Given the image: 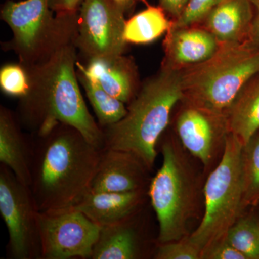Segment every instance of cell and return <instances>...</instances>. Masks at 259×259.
<instances>
[{"mask_svg":"<svg viewBox=\"0 0 259 259\" xmlns=\"http://www.w3.org/2000/svg\"><path fill=\"white\" fill-rule=\"evenodd\" d=\"M83 0H49V7L55 13H77Z\"/></svg>","mask_w":259,"mask_h":259,"instance_id":"obj_28","label":"cell"},{"mask_svg":"<svg viewBox=\"0 0 259 259\" xmlns=\"http://www.w3.org/2000/svg\"><path fill=\"white\" fill-rule=\"evenodd\" d=\"M77 61L76 45L70 44L47 60L25 65L30 76V90L20 99L16 116L32 136L45 134L61 122L77 129L91 144L102 149L103 131L83 100L76 74Z\"/></svg>","mask_w":259,"mask_h":259,"instance_id":"obj_1","label":"cell"},{"mask_svg":"<svg viewBox=\"0 0 259 259\" xmlns=\"http://www.w3.org/2000/svg\"><path fill=\"white\" fill-rule=\"evenodd\" d=\"M83 65L89 76L105 91L124 102L132 101L141 89L139 70L135 61L124 54L94 58Z\"/></svg>","mask_w":259,"mask_h":259,"instance_id":"obj_15","label":"cell"},{"mask_svg":"<svg viewBox=\"0 0 259 259\" xmlns=\"http://www.w3.org/2000/svg\"><path fill=\"white\" fill-rule=\"evenodd\" d=\"M219 47L216 37L202 25L171 26L163 41L161 66L182 71L207 60Z\"/></svg>","mask_w":259,"mask_h":259,"instance_id":"obj_13","label":"cell"},{"mask_svg":"<svg viewBox=\"0 0 259 259\" xmlns=\"http://www.w3.org/2000/svg\"><path fill=\"white\" fill-rule=\"evenodd\" d=\"M76 74L102 129L113 125L125 117L127 105L112 96L94 81L79 60L76 62Z\"/></svg>","mask_w":259,"mask_h":259,"instance_id":"obj_20","label":"cell"},{"mask_svg":"<svg viewBox=\"0 0 259 259\" xmlns=\"http://www.w3.org/2000/svg\"><path fill=\"white\" fill-rule=\"evenodd\" d=\"M221 1L222 0H189L182 15L177 20H172L171 27L180 28L199 25Z\"/></svg>","mask_w":259,"mask_h":259,"instance_id":"obj_26","label":"cell"},{"mask_svg":"<svg viewBox=\"0 0 259 259\" xmlns=\"http://www.w3.org/2000/svg\"><path fill=\"white\" fill-rule=\"evenodd\" d=\"M230 134L243 145L259 131V73L242 88L226 114Z\"/></svg>","mask_w":259,"mask_h":259,"instance_id":"obj_19","label":"cell"},{"mask_svg":"<svg viewBox=\"0 0 259 259\" xmlns=\"http://www.w3.org/2000/svg\"><path fill=\"white\" fill-rule=\"evenodd\" d=\"M159 6L171 17L172 20H177L182 15L189 0H158Z\"/></svg>","mask_w":259,"mask_h":259,"instance_id":"obj_29","label":"cell"},{"mask_svg":"<svg viewBox=\"0 0 259 259\" xmlns=\"http://www.w3.org/2000/svg\"><path fill=\"white\" fill-rule=\"evenodd\" d=\"M141 211L120 222L101 228L92 259L143 258L146 252L145 242L137 222Z\"/></svg>","mask_w":259,"mask_h":259,"instance_id":"obj_18","label":"cell"},{"mask_svg":"<svg viewBox=\"0 0 259 259\" xmlns=\"http://www.w3.org/2000/svg\"><path fill=\"white\" fill-rule=\"evenodd\" d=\"M253 7V18L248 44L259 50V0H250Z\"/></svg>","mask_w":259,"mask_h":259,"instance_id":"obj_30","label":"cell"},{"mask_svg":"<svg viewBox=\"0 0 259 259\" xmlns=\"http://www.w3.org/2000/svg\"><path fill=\"white\" fill-rule=\"evenodd\" d=\"M30 80L26 66L10 63L0 69V88L8 96L23 98L30 90Z\"/></svg>","mask_w":259,"mask_h":259,"instance_id":"obj_24","label":"cell"},{"mask_svg":"<svg viewBox=\"0 0 259 259\" xmlns=\"http://www.w3.org/2000/svg\"><path fill=\"white\" fill-rule=\"evenodd\" d=\"M78 14L55 13L49 0H8L2 6L0 17L13 37L3 49L13 51L25 66L47 60L61 47L75 44Z\"/></svg>","mask_w":259,"mask_h":259,"instance_id":"obj_6","label":"cell"},{"mask_svg":"<svg viewBox=\"0 0 259 259\" xmlns=\"http://www.w3.org/2000/svg\"><path fill=\"white\" fill-rule=\"evenodd\" d=\"M253 18L250 0H222L199 25L220 44H243L248 41Z\"/></svg>","mask_w":259,"mask_h":259,"instance_id":"obj_17","label":"cell"},{"mask_svg":"<svg viewBox=\"0 0 259 259\" xmlns=\"http://www.w3.org/2000/svg\"><path fill=\"white\" fill-rule=\"evenodd\" d=\"M202 259H246L228 241L214 245L202 253Z\"/></svg>","mask_w":259,"mask_h":259,"instance_id":"obj_27","label":"cell"},{"mask_svg":"<svg viewBox=\"0 0 259 259\" xmlns=\"http://www.w3.org/2000/svg\"><path fill=\"white\" fill-rule=\"evenodd\" d=\"M258 73V49L248 42L220 44L207 60L181 71V102L226 117L242 88Z\"/></svg>","mask_w":259,"mask_h":259,"instance_id":"obj_5","label":"cell"},{"mask_svg":"<svg viewBox=\"0 0 259 259\" xmlns=\"http://www.w3.org/2000/svg\"><path fill=\"white\" fill-rule=\"evenodd\" d=\"M33 137H27L18 117L11 110L0 107V162L14 173L24 185H30L33 158Z\"/></svg>","mask_w":259,"mask_h":259,"instance_id":"obj_16","label":"cell"},{"mask_svg":"<svg viewBox=\"0 0 259 259\" xmlns=\"http://www.w3.org/2000/svg\"><path fill=\"white\" fill-rule=\"evenodd\" d=\"M151 170L137 156L121 150L102 148L90 192H122L148 190Z\"/></svg>","mask_w":259,"mask_h":259,"instance_id":"obj_12","label":"cell"},{"mask_svg":"<svg viewBox=\"0 0 259 259\" xmlns=\"http://www.w3.org/2000/svg\"><path fill=\"white\" fill-rule=\"evenodd\" d=\"M155 259H201V251L189 236L179 241L158 243L153 253Z\"/></svg>","mask_w":259,"mask_h":259,"instance_id":"obj_25","label":"cell"},{"mask_svg":"<svg viewBox=\"0 0 259 259\" xmlns=\"http://www.w3.org/2000/svg\"><path fill=\"white\" fill-rule=\"evenodd\" d=\"M241 176L243 212L259 205V131L242 148Z\"/></svg>","mask_w":259,"mask_h":259,"instance_id":"obj_22","label":"cell"},{"mask_svg":"<svg viewBox=\"0 0 259 259\" xmlns=\"http://www.w3.org/2000/svg\"><path fill=\"white\" fill-rule=\"evenodd\" d=\"M32 137L30 188L39 212L74 207L90 192L102 149L77 129L61 122Z\"/></svg>","mask_w":259,"mask_h":259,"instance_id":"obj_2","label":"cell"},{"mask_svg":"<svg viewBox=\"0 0 259 259\" xmlns=\"http://www.w3.org/2000/svg\"><path fill=\"white\" fill-rule=\"evenodd\" d=\"M41 259H92L100 228L74 209L39 212Z\"/></svg>","mask_w":259,"mask_h":259,"instance_id":"obj_10","label":"cell"},{"mask_svg":"<svg viewBox=\"0 0 259 259\" xmlns=\"http://www.w3.org/2000/svg\"><path fill=\"white\" fill-rule=\"evenodd\" d=\"M161 151V166L150 182L148 195L158 223L157 243H165L191 234L189 225L199 218L206 176L176 135L162 139Z\"/></svg>","mask_w":259,"mask_h":259,"instance_id":"obj_4","label":"cell"},{"mask_svg":"<svg viewBox=\"0 0 259 259\" xmlns=\"http://www.w3.org/2000/svg\"><path fill=\"white\" fill-rule=\"evenodd\" d=\"M125 15L113 0H83L75 40L78 53L86 61L125 54Z\"/></svg>","mask_w":259,"mask_h":259,"instance_id":"obj_9","label":"cell"},{"mask_svg":"<svg viewBox=\"0 0 259 259\" xmlns=\"http://www.w3.org/2000/svg\"><path fill=\"white\" fill-rule=\"evenodd\" d=\"M243 144L230 134L221 161L209 174L204 185V209L198 227L189 238L202 253L226 241L228 232L242 210L241 153Z\"/></svg>","mask_w":259,"mask_h":259,"instance_id":"obj_7","label":"cell"},{"mask_svg":"<svg viewBox=\"0 0 259 259\" xmlns=\"http://www.w3.org/2000/svg\"><path fill=\"white\" fill-rule=\"evenodd\" d=\"M148 190L122 192H90L74 207L100 228L124 221L144 207ZM66 210V209H65Z\"/></svg>","mask_w":259,"mask_h":259,"instance_id":"obj_14","label":"cell"},{"mask_svg":"<svg viewBox=\"0 0 259 259\" xmlns=\"http://www.w3.org/2000/svg\"><path fill=\"white\" fill-rule=\"evenodd\" d=\"M171 25L172 20L161 7L148 6L126 20L124 37L127 44H151L166 33Z\"/></svg>","mask_w":259,"mask_h":259,"instance_id":"obj_21","label":"cell"},{"mask_svg":"<svg viewBox=\"0 0 259 259\" xmlns=\"http://www.w3.org/2000/svg\"><path fill=\"white\" fill-rule=\"evenodd\" d=\"M180 103L174 123L175 135L191 156L200 161L207 177L224 153L230 134L226 117Z\"/></svg>","mask_w":259,"mask_h":259,"instance_id":"obj_11","label":"cell"},{"mask_svg":"<svg viewBox=\"0 0 259 259\" xmlns=\"http://www.w3.org/2000/svg\"><path fill=\"white\" fill-rule=\"evenodd\" d=\"M182 100L181 71L161 66L156 74L142 83L139 93L127 104L125 117L102 128L103 148L133 153L151 171L158 143Z\"/></svg>","mask_w":259,"mask_h":259,"instance_id":"obj_3","label":"cell"},{"mask_svg":"<svg viewBox=\"0 0 259 259\" xmlns=\"http://www.w3.org/2000/svg\"><path fill=\"white\" fill-rule=\"evenodd\" d=\"M226 241L246 259H259V217L239 218L228 232Z\"/></svg>","mask_w":259,"mask_h":259,"instance_id":"obj_23","label":"cell"},{"mask_svg":"<svg viewBox=\"0 0 259 259\" xmlns=\"http://www.w3.org/2000/svg\"><path fill=\"white\" fill-rule=\"evenodd\" d=\"M39 212L30 187L0 165V213L9 236L7 258L41 259Z\"/></svg>","mask_w":259,"mask_h":259,"instance_id":"obj_8","label":"cell"}]
</instances>
